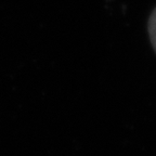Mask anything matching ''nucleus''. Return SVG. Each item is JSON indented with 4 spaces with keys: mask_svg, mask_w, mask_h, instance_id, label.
<instances>
[{
    "mask_svg": "<svg viewBox=\"0 0 156 156\" xmlns=\"http://www.w3.org/2000/svg\"><path fill=\"white\" fill-rule=\"evenodd\" d=\"M147 28H149L150 40H151V44L153 46L154 51L156 52V8L153 10L152 14L150 15Z\"/></svg>",
    "mask_w": 156,
    "mask_h": 156,
    "instance_id": "nucleus-1",
    "label": "nucleus"
}]
</instances>
